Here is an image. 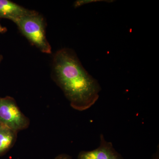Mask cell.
Here are the masks:
<instances>
[{
    "mask_svg": "<svg viewBox=\"0 0 159 159\" xmlns=\"http://www.w3.org/2000/svg\"><path fill=\"white\" fill-rule=\"evenodd\" d=\"M52 77L76 110H87L99 99L100 84L86 70L72 49L65 48L54 54Z\"/></svg>",
    "mask_w": 159,
    "mask_h": 159,
    "instance_id": "1",
    "label": "cell"
},
{
    "mask_svg": "<svg viewBox=\"0 0 159 159\" xmlns=\"http://www.w3.org/2000/svg\"><path fill=\"white\" fill-rule=\"evenodd\" d=\"M0 122L4 126L17 132L27 129L30 123L16 101L10 97H0Z\"/></svg>",
    "mask_w": 159,
    "mask_h": 159,
    "instance_id": "3",
    "label": "cell"
},
{
    "mask_svg": "<svg viewBox=\"0 0 159 159\" xmlns=\"http://www.w3.org/2000/svg\"><path fill=\"white\" fill-rule=\"evenodd\" d=\"M35 11L25 9L11 1L0 0V18L11 20L15 24L21 18Z\"/></svg>",
    "mask_w": 159,
    "mask_h": 159,
    "instance_id": "5",
    "label": "cell"
},
{
    "mask_svg": "<svg viewBox=\"0 0 159 159\" xmlns=\"http://www.w3.org/2000/svg\"><path fill=\"white\" fill-rule=\"evenodd\" d=\"M1 60H2V57H1V56L0 55V62H1Z\"/></svg>",
    "mask_w": 159,
    "mask_h": 159,
    "instance_id": "11",
    "label": "cell"
},
{
    "mask_svg": "<svg viewBox=\"0 0 159 159\" xmlns=\"http://www.w3.org/2000/svg\"><path fill=\"white\" fill-rule=\"evenodd\" d=\"M54 159H72V158L68 154L62 153L58 155Z\"/></svg>",
    "mask_w": 159,
    "mask_h": 159,
    "instance_id": "8",
    "label": "cell"
},
{
    "mask_svg": "<svg viewBox=\"0 0 159 159\" xmlns=\"http://www.w3.org/2000/svg\"><path fill=\"white\" fill-rule=\"evenodd\" d=\"M3 126H4V125H3L2 124V122H0V129L2 128V127Z\"/></svg>",
    "mask_w": 159,
    "mask_h": 159,
    "instance_id": "10",
    "label": "cell"
},
{
    "mask_svg": "<svg viewBox=\"0 0 159 159\" xmlns=\"http://www.w3.org/2000/svg\"><path fill=\"white\" fill-rule=\"evenodd\" d=\"M78 159H124L116 151L111 142H107L102 134L100 136V144L98 148L91 151H82Z\"/></svg>",
    "mask_w": 159,
    "mask_h": 159,
    "instance_id": "4",
    "label": "cell"
},
{
    "mask_svg": "<svg viewBox=\"0 0 159 159\" xmlns=\"http://www.w3.org/2000/svg\"><path fill=\"white\" fill-rule=\"evenodd\" d=\"M106 2L111 3L113 1L112 0H78L76 1L74 3L75 8L80 7V6L87 5L90 3L98 2Z\"/></svg>",
    "mask_w": 159,
    "mask_h": 159,
    "instance_id": "7",
    "label": "cell"
},
{
    "mask_svg": "<svg viewBox=\"0 0 159 159\" xmlns=\"http://www.w3.org/2000/svg\"><path fill=\"white\" fill-rule=\"evenodd\" d=\"M7 31V29L6 27H3L0 24V33H4Z\"/></svg>",
    "mask_w": 159,
    "mask_h": 159,
    "instance_id": "9",
    "label": "cell"
},
{
    "mask_svg": "<svg viewBox=\"0 0 159 159\" xmlns=\"http://www.w3.org/2000/svg\"><path fill=\"white\" fill-rule=\"evenodd\" d=\"M16 24L31 44L43 53L51 54V47L46 37L45 22L38 12L21 18Z\"/></svg>",
    "mask_w": 159,
    "mask_h": 159,
    "instance_id": "2",
    "label": "cell"
},
{
    "mask_svg": "<svg viewBox=\"0 0 159 159\" xmlns=\"http://www.w3.org/2000/svg\"><path fill=\"white\" fill-rule=\"evenodd\" d=\"M18 133L4 125L0 129V156L12 148L16 142Z\"/></svg>",
    "mask_w": 159,
    "mask_h": 159,
    "instance_id": "6",
    "label": "cell"
}]
</instances>
